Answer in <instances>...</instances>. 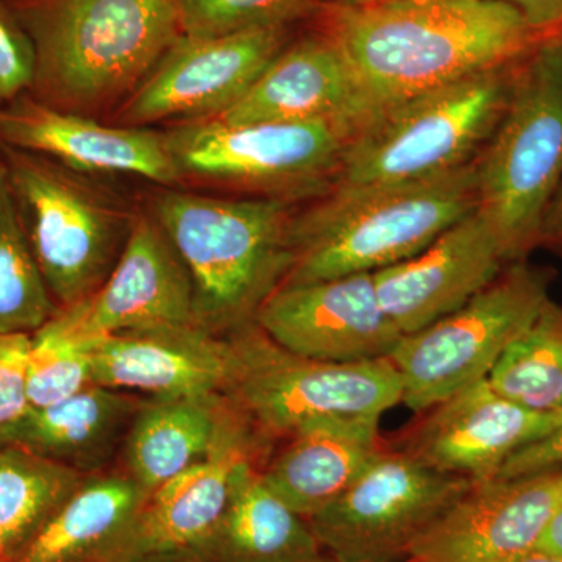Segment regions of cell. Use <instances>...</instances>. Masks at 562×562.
Returning <instances> with one entry per match:
<instances>
[{
	"label": "cell",
	"instance_id": "1",
	"mask_svg": "<svg viewBox=\"0 0 562 562\" xmlns=\"http://www.w3.org/2000/svg\"><path fill=\"white\" fill-rule=\"evenodd\" d=\"M375 113L522 57L547 38L505 0L322 7Z\"/></svg>",
	"mask_w": 562,
	"mask_h": 562
},
{
	"label": "cell",
	"instance_id": "2",
	"mask_svg": "<svg viewBox=\"0 0 562 562\" xmlns=\"http://www.w3.org/2000/svg\"><path fill=\"white\" fill-rule=\"evenodd\" d=\"M33 47L29 94L106 121L183 36L177 0H10Z\"/></svg>",
	"mask_w": 562,
	"mask_h": 562
},
{
	"label": "cell",
	"instance_id": "3",
	"mask_svg": "<svg viewBox=\"0 0 562 562\" xmlns=\"http://www.w3.org/2000/svg\"><path fill=\"white\" fill-rule=\"evenodd\" d=\"M143 198L190 273L195 325L228 336L254 324L290 269L297 203L160 187Z\"/></svg>",
	"mask_w": 562,
	"mask_h": 562
},
{
	"label": "cell",
	"instance_id": "4",
	"mask_svg": "<svg viewBox=\"0 0 562 562\" xmlns=\"http://www.w3.org/2000/svg\"><path fill=\"white\" fill-rule=\"evenodd\" d=\"M295 210L283 284L373 273L419 254L479 206L475 161L431 179L333 184Z\"/></svg>",
	"mask_w": 562,
	"mask_h": 562
},
{
	"label": "cell",
	"instance_id": "5",
	"mask_svg": "<svg viewBox=\"0 0 562 562\" xmlns=\"http://www.w3.org/2000/svg\"><path fill=\"white\" fill-rule=\"evenodd\" d=\"M2 157L7 190L52 299L58 308L85 301L120 261L143 191L3 144Z\"/></svg>",
	"mask_w": 562,
	"mask_h": 562
},
{
	"label": "cell",
	"instance_id": "6",
	"mask_svg": "<svg viewBox=\"0 0 562 562\" xmlns=\"http://www.w3.org/2000/svg\"><path fill=\"white\" fill-rule=\"evenodd\" d=\"M475 169L476 209L497 232L509 262L528 260L562 184V35L547 36L524 55Z\"/></svg>",
	"mask_w": 562,
	"mask_h": 562
},
{
	"label": "cell",
	"instance_id": "7",
	"mask_svg": "<svg viewBox=\"0 0 562 562\" xmlns=\"http://www.w3.org/2000/svg\"><path fill=\"white\" fill-rule=\"evenodd\" d=\"M522 58L380 110L351 136L333 184L405 183L471 165L505 113Z\"/></svg>",
	"mask_w": 562,
	"mask_h": 562
},
{
	"label": "cell",
	"instance_id": "8",
	"mask_svg": "<svg viewBox=\"0 0 562 562\" xmlns=\"http://www.w3.org/2000/svg\"><path fill=\"white\" fill-rule=\"evenodd\" d=\"M161 131L181 188L295 203L330 190L353 136L328 122L227 124L213 117Z\"/></svg>",
	"mask_w": 562,
	"mask_h": 562
},
{
	"label": "cell",
	"instance_id": "9",
	"mask_svg": "<svg viewBox=\"0 0 562 562\" xmlns=\"http://www.w3.org/2000/svg\"><path fill=\"white\" fill-rule=\"evenodd\" d=\"M232 372L224 397L276 447L325 417H380L402 403L401 373L390 358L327 362L273 342L257 324L227 336Z\"/></svg>",
	"mask_w": 562,
	"mask_h": 562
},
{
	"label": "cell",
	"instance_id": "10",
	"mask_svg": "<svg viewBox=\"0 0 562 562\" xmlns=\"http://www.w3.org/2000/svg\"><path fill=\"white\" fill-rule=\"evenodd\" d=\"M553 280V269L512 262L460 310L403 335L390 357L401 373L402 403L419 414L487 379L552 299Z\"/></svg>",
	"mask_w": 562,
	"mask_h": 562
},
{
	"label": "cell",
	"instance_id": "11",
	"mask_svg": "<svg viewBox=\"0 0 562 562\" xmlns=\"http://www.w3.org/2000/svg\"><path fill=\"white\" fill-rule=\"evenodd\" d=\"M472 484L387 446L349 490L306 520L335 560L402 562Z\"/></svg>",
	"mask_w": 562,
	"mask_h": 562
},
{
	"label": "cell",
	"instance_id": "12",
	"mask_svg": "<svg viewBox=\"0 0 562 562\" xmlns=\"http://www.w3.org/2000/svg\"><path fill=\"white\" fill-rule=\"evenodd\" d=\"M301 27L258 29L211 38L183 35L105 122L157 128L217 116L254 87Z\"/></svg>",
	"mask_w": 562,
	"mask_h": 562
},
{
	"label": "cell",
	"instance_id": "13",
	"mask_svg": "<svg viewBox=\"0 0 562 562\" xmlns=\"http://www.w3.org/2000/svg\"><path fill=\"white\" fill-rule=\"evenodd\" d=\"M255 324L283 349L327 362L390 358L403 336L384 313L373 273L283 284Z\"/></svg>",
	"mask_w": 562,
	"mask_h": 562
},
{
	"label": "cell",
	"instance_id": "14",
	"mask_svg": "<svg viewBox=\"0 0 562 562\" xmlns=\"http://www.w3.org/2000/svg\"><path fill=\"white\" fill-rule=\"evenodd\" d=\"M390 446L435 471L484 483L498 475L517 450L549 435L562 413L542 414L498 394L487 379L417 414Z\"/></svg>",
	"mask_w": 562,
	"mask_h": 562
},
{
	"label": "cell",
	"instance_id": "15",
	"mask_svg": "<svg viewBox=\"0 0 562 562\" xmlns=\"http://www.w3.org/2000/svg\"><path fill=\"white\" fill-rule=\"evenodd\" d=\"M338 41L314 14L235 105L213 120L328 122L357 133L375 116Z\"/></svg>",
	"mask_w": 562,
	"mask_h": 562
},
{
	"label": "cell",
	"instance_id": "16",
	"mask_svg": "<svg viewBox=\"0 0 562 562\" xmlns=\"http://www.w3.org/2000/svg\"><path fill=\"white\" fill-rule=\"evenodd\" d=\"M562 502V469L473 483L414 543L416 562H513L536 549Z\"/></svg>",
	"mask_w": 562,
	"mask_h": 562
},
{
	"label": "cell",
	"instance_id": "17",
	"mask_svg": "<svg viewBox=\"0 0 562 562\" xmlns=\"http://www.w3.org/2000/svg\"><path fill=\"white\" fill-rule=\"evenodd\" d=\"M0 143L49 157L76 171L131 176L181 188L161 128L122 127L50 109L29 92L0 105Z\"/></svg>",
	"mask_w": 562,
	"mask_h": 562
},
{
	"label": "cell",
	"instance_id": "18",
	"mask_svg": "<svg viewBox=\"0 0 562 562\" xmlns=\"http://www.w3.org/2000/svg\"><path fill=\"white\" fill-rule=\"evenodd\" d=\"M512 265L491 222L473 210L419 254L373 272L384 313L402 335L449 316Z\"/></svg>",
	"mask_w": 562,
	"mask_h": 562
},
{
	"label": "cell",
	"instance_id": "19",
	"mask_svg": "<svg viewBox=\"0 0 562 562\" xmlns=\"http://www.w3.org/2000/svg\"><path fill=\"white\" fill-rule=\"evenodd\" d=\"M273 449L224 397L209 454L150 495L136 528L131 561L191 552L220 522L239 468L250 461L262 468Z\"/></svg>",
	"mask_w": 562,
	"mask_h": 562
},
{
	"label": "cell",
	"instance_id": "20",
	"mask_svg": "<svg viewBox=\"0 0 562 562\" xmlns=\"http://www.w3.org/2000/svg\"><path fill=\"white\" fill-rule=\"evenodd\" d=\"M91 341L158 325H195L190 273L143 198V209L109 279L74 305L60 308Z\"/></svg>",
	"mask_w": 562,
	"mask_h": 562
},
{
	"label": "cell",
	"instance_id": "21",
	"mask_svg": "<svg viewBox=\"0 0 562 562\" xmlns=\"http://www.w3.org/2000/svg\"><path fill=\"white\" fill-rule=\"evenodd\" d=\"M232 372L227 336L199 325H158L111 335L92 357V384L150 398H214Z\"/></svg>",
	"mask_w": 562,
	"mask_h": 562
},
{
	"label": "cell",
	"instance_id": "22",
	"mask_svg": "<svg viewBox=\"0 0 562 562\" xmlns=\"http://www.w3.org/2000/svg\"><path fill=\"white\" fill-rule=\"evenodd\" d=\"M380 417H325L292 432L261 468L288 506L310 519L335 502L387 449Z\"/></svg>",
	"mask_w": 562,
	"mask_h": 562
},
{
	"label": "cell",
	"instance_id": "23",
	"mask_svg": "<svg viewBox=\"0 0 562 562\" xmlns=\"http://www.w3.org/2000/svg\"><path fill=\"white\" fill-rule=\"evenodd\" d=\"M149 497L121 469L88 475L14 562H131Z\"/></svg>",
	"mask_w": 562,
	"mask_h": 562
},
{
	"label": "cell",
	"instance_id": "24",
	"mask_svg": "<svg viewBox=\"0 0 562 562\" xmlns=\"http://www.w3.org/2000/svg\"><path fill=\"white\" fill-rule=\"evenodd\" d=\"M140 402L124 391L90 384L65 401L32 408L0 446H16L94 475L121 453Z\"/></svg>",
	"mask_w": 562,
	"mask_h": 562
},
{
	"label": "cell",
	"instance_id": "25",
	"mask_svg": "<svg viewBox=\"0 0 562 562\" xmlns=\"http://www.w3.org/2000/svg\"><path fill=\"white\" fill-rule=\"evenodd\" d=\"M324 554L308 520L292 512L246 462L220 522L187 553L194 562H312Z\"/></svg>",
	"mask_w": 562,
	"mask_h": 562
},
{
	"label": "cell",
	"instance_id": "26",
	"mask_svg": "<svg viewBox=\"0 0 562 562\" xmlns=\"http://www.w3.org/2000/svg\"><path fill=\"white\" fill-rule=\"evenodd\" d=\"M224 395L140 403L121 449L124 473L154 494L213 447Z\"/></svg>",
	"mask_w": 562,
	"mask_h": 562
},
{
	"label": "cell",
	"instance_id": "27",
	"mask_svg": "<svg viewBox=\"0 0 562 562\" xmlns=\"http://www.w3.org/2000/svg\"><path fill=\"white\" fill-rule=\"evenodd\" d=\"M88 475L0 446V562H14Z\"/></svg>",
	"mask_w": 562,
	"mask_h": 562
},
{
	"label": "cell",
	"instance_id": "28",
	"mask_svg": "<svg viewBox=\"0 0 562 562\" xmlns=\"http://www.w3.org/2000/svg\"><path fill=\"white\" fill-rule=\"evenodd\" d=\"M487 382L531 412L562 413V303L550 299L543 305L502 355Z\"/></svg>",
	"mask_w": 562,
	"mask_h": 562
},
{
	"label": "cell",
	"instance_id": "29",
	"mask_svg": "<svg viewBox=\"0 0 562 562\" xmlns=\"http://www.w3.org/2000/svg\"><path fill=\"white\" fill-rule=\"evenodd\" d=\"M58 312L0 181V335L33 333Z\"/></svg>",
	"mask_w": 562,
	"mask_h": 562
},
{
	"label": "cell",
	"instance_id": "30",
	"mask_svg": "<svg viewBox=\"0 0 562 562\" xmlns=\"http://www.w3.org/2000/svg\"><path fill=\"white\" fill-rule=\"evenodd\" d=\"M99 344L58 312L32 333L29 395L32 408L65 401L92 384V357Z\"/></svg>",
	"mask_w": 562,
	"mask_h": 562
},
{
	"label": "cell",
	"instance_id": "31",
	"mask_svg": "<svg viewBox=\"0 0 562 562\" xmlns=\"http://www.w3.org/2000/svg\"><path fill=\"white\" fill-rule=\"evenodd\" d=\"M183 35L211 38L312 20L324 0H177Z\"/></svg>",
	"mask_w": 562,
	"mask_h": 562
},
{
	"label": "cell",
	"instance_id": "32",
	"mask_svg": "<svg viewBox=\"0 0 562 562\" xmlns=\"http://www.w3.org/2000/svg\"><path fill=\"white\" fill-rule=\"evenodd\" d=\"M32 333L0 335V441L32 409L29 355Z\"/></svg>",
	"mask_w": 562,
	"mask_h": 562
},
{
	"label": "cell",
	"instance_id": "33",
	"mask_svg": "<svg viewBox=\"0 0 562 562\" xmlns=\"http://www.w3.org/2000/svg\"><path fill=\"white\" fill-rule=\"evenodd\" d=\"M33 47L27 33L11 9L0 0V105L29 91L33 79Z\"/></svg>",
	"mask_w": 562,
	"mask_h": 562
},
{
	"label": "cell",
	"instance_id": "34",
	"mask_svg": "<svg viewBox=\"0 0 562 562\" xmlns=\"http://www.w3.org/2000/svg\"><path fill=\"white\" fill-rule=\"evenodd\" d=\"M554 469H562V422L549 435L517 450L495 479H517Z\"/></svg>",
	"mask_w": 562,
	"mask_h": 562
},
{
	"label": "cell",
	"instance_id": "35",
	"mask_svg": "<svg viewBox=\"0 0 562 562\" xmlns=\"http://www.w3.org/2000/svg\"><path fill=\"white\" fill-rule=\"evenodd\" d=\"M541 36L562 35V0H505Z\"/></svg>",
	"mask_w": 562,
	"mask_h": 562
},
{
	"label": "cell",
	"instance_id": "36",
	"mask_svg": "<svg viewBox=\"0 0 562 562\" xmlns=\"http://www.w3.org/2000/svg\"><path fill=\"white\" fill-rule=\"evenodd\" d=\"M538 249H547L562 258V184L543 217Z\"/></svg>",
	"mask_w": 562,
	"mask_h": 562
},
{
	"label": "cell",
	"instance_id": "37",
	"mask_svg": "<svg viewBox=\"0 0 562 562\" xmlns=\"http://www.w3.org/2000/svg\"><path fill=\"white\" fill-rule=\"evenodd\" d=\"M536 549L542 550V552L562 554V502L554 509L547 527L543 528L541 539H539Z\"/></svg>",
	"mask_w": 562,
	"mask_h": 562
},
{
	"label": "cell",
	"instance_id": "38",
	"mask_svg": "<svg viewBox=\"0 0 562 562\" xmlns=\"http://www.w3.org/2000/svg\"><path fill=\"white\" fill-rule=\"evenodd\" d=\"M513 562H562V554L542 552V550L535 549Z\"/></svg>",
	"mask_w": 562,
	"mask_h": 562
},
{
	"label": "cell",
	"instance_id": "39",
	"mask_svg": "<svg viewBox=\"0 0 562 562\" xmlns=\"http://www.w3.org/2000/svg\"><path fill=\"white\" fill-rule=\"evenodd\" d=\"M376 0H324V7L331 9H357V7L371 5Z\"/></svg>",
	"mask_w": 562,
	"mask_h": 562
},
{
	"label": "cell",
	"instance_id": "40",
	"mask_svg": "<svg viewBox=\"0 0 562 562\" xmlns=\"http://www.w3.org/2000/svg\"><path fill=\"white\" fill-rule=\"evenodd\" d=\"M131 562H194L187 554H155V557L139 558Z\"/></svg>",
	"mask_w": 562,
	"mask_h": 562
},
{
	"label": "cell",
	"instance_id": "41",
	"mask_svg": "<svg viewBox=\"0 0 562 562\" xmlns=\"http://www.w3.org/2000/svg\"><path fill=\"white\" fill-rule=\"evenodd\" d=\"M395 3V2H403V3H427V2H449V0H376V2L373 3Z\"/></svg>",
	"mask_w": 562,
	"mask_h": 562
},
{
	"label": "cell",
	"instance_id": "42",
	"mask_svg": "<svg viewBox=\"0 0 562 562\" xmlns=\"http://www.w3.org/2000/svg\"><path fill=\"white\" fill-rule=\"evenodd\" d=\"M312 562H341V561L335 560V558H331L330 554H322L321 558H317V560H314ZM402 562H416V561L412 560V558H408V560H405Z\"/></svg>",
	"mask_w": 562,
	"mask_h": 562
},
{
	"label": "cell",
	"instance_id": "43",
	"mask_svg": "<svg viewBox=\"0 0 562 562\" xmlns=\"http://www.w3.org/2000/svg\"><path fill=\"white\" fill-rule=\"evenodd\" d=\"M3 179H5V168H3L2 143H0V181Z\"/></svg>",
	"mask_w": 562,
	"mask_h": 562
}]
</instances>
